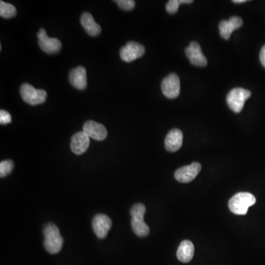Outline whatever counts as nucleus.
I'll return each mask as SVG.
<instances>
[{"instance_id":"f3484780","label":"nucleus","mask_w":265,"mask_h":265,"mask_svg":"<svg viewBox=\"0 0 265 265\" xmlns=\"http://www.w3.org/2000/svg\"><path fill=\"white\" fill-rule=\"evenodd\" d=\"M80 23L88 35L91 36H97L101 32L100 26L96 22L92 15L88 12H85L82 14Z\"/></svg>"},{"instance_id":"0eeeda50","label":"nucleus","mask_w":265,"mask_h":265,"mask_svg":"<svg viewBox=\"0 0 265 265\" xmlns=\"http://www.w3.org/2000/svg\"><path fill=\"white\" fill-rule=\"evenodd\" d=\"M162 90L163 94L167 98L174 99L178 97L181 91L179 77L175 73L169 74L162 80Z\"/></svg>"},{"instance_id":"f03ea898","label":"nucleus","mask_w":265,"mask_h":265,"mask_svg":"<svg viewBox=\"0 0 265 265\" xmlns=\"http://www.w3.org/2000/svg\"><path fill=\"white\" fill-rule=\"evenodd\" d=\"M256 198L249 192H239L234 195L229 202V207L232 213L237 215L247 214L249 207L254 206Z\"/></svg>"},{"instance_id":"393cba45","label":"nucleus","mask_w":265,"mask_h":265,"mask_svg":"<svg viewBox=\"0 0 265 265\" xmlns=\"http://www.w3.org/2000/svg\"><path fill=\"white\" fill-rule=\"evenodd\" d=\"M246 0H234L233 2L237 3V4H239V3H242V2H246Z\"/></svg>"},{"instance_id":"4be33fe9","label":"nucleus","mask_w":265,"mask_h":265,"mask_svg":"<svg viewBox=\"0 0 265 265\" xmlns=\"http://www.w3.org/2000/svg\"><path fill=\"white\" fill-rule=\"evenodd\" d=\"M115 2L122 10H131L135 7V1L133 0H117Z\"/></svg>"},{"instance_id":"7ed1b4c3","label":"nucleus","mask_w":265,"mask_h":265,"mask_svg":"<svg viewBox=\"0 0 265 265\" xmlns=\"http://www.w3.org/2000/svg\"><path fill=\"white\" fill-rule=\"evenodd\" d=\"M145 212L146 208L142 204H135L131 209V226L133 232L140 237H146L150 233V229L144 221Z\"/></svg>"},{"instance_id":"b1692460","label":"nucleus","mask_w":265,"mask_h":265,"mask_svg":"<svg viewBox=\"0 0 265 265\" xmlns=\"http://www.w3.org/2000/svg\"><path fill=\"white\" fill-rule=\"evenodd\" d=\"M260 61H261L262 65L265 68V44L262 48L261 52L260 55Z\"/></svg>"},{"instance_id":"f8f14e48","label":"nucleus","mask_w":265,"mask_h":265,"mask_svg":"<svg viewBox=\"0 0 265 265\" xmlns=\"http://www.w3.org/2000/svg\"><path fill=\"white\" fill-rule=\"evenodd\" d=\"M83 132L94 140L103 141L107 137V130L104 125L95 121L89 120L83 125Z\"/></svg>"},{"instance_id":"ddd939ff","label":"nucleus","mask_w":265,"mask_h":265,"mask_svg":"<svg viewBox=\"0 0 265 265\" xmlns=\"http://www.w3.org/2000/svg\"><path fill=\"white\" fill-rule=\"evenodd\" d=\"M243 21L241 17L232 16L229 20H223L219 24L220 34L224 39L229 40L232 32L240 28L243 25Z\"/></svg>"},{"instance_id":"4468645a","label":"nucleus","mask_w":265,"mask_h":265,"mask_svg":"<svg viewBox=\"0 0 265 265\" xmlns=\"http://www.w3.org/2000/svg\"><path fill=\"white\" fill-rule=\"evenodd\" d=\"M90 145L89 136L83 131L76 133L71 140V150L77 155H81L88 150Z\"/></svg>"},{"instance_id":"2eb2a0df","label":"nucleus","mask_w":265,"mask_h":265,"mask_svg":"<svg viewBox=\"0 0 265 265\" xmlns=\"http://www.w3.org/2000/svg\"><path fill=\"white\" fill-rule=\"evenodd\" d=\"M69 82L73 87L84 90L87 86L86 70L83 66H77L69 72Z\"/></svg>"},{"instance_id":"dca6fc26","label":"nucleus","mask_w":265,"mask_h":265,"mask_svg":"<svg viewBox=\"0 0 265 265\" xmlns=\"http://www.w3.org/2000/svg\"><path fill=\"white\" fill-rule=\"evenodd\" d=\"M183 144V133L179 129L171 130L165 138L164 145L167 151L176 152L181 148Z\"/></svg>"},{"instance_id":"20e7f679","label":"nucleus","mask_w":265,"mask_h":265,"mask_svg":"<svg viewBox=\"0 0 265 265\" xmlns=\"http://www.w3.org/2000/svg\"><path fill=\"white\" fill-rule=\"evenodd\" d=\"M251 96L249 90L243 88H235L228 94L227 100L229 108L235 113L241 112L246 100Z\"/></svg>"},{"instance_id":"412c9836","label":"nucleus","mask_w":265,"mask_h":265,"mask_svg":"<svg viewBox=\"0 0 265 265\" xmlns=\"http://www.w3.org/2000/svg\"><path fill=\"white\" fill-rule=\"evenodd\" d=\"M180 4L181 0H170L166 4V10L170 14H174L178 11Z\"/></svg>"},{"instance_id":"9b49d317","label":"nucleus","mask_w":265,"mask_h":265,"mask_svg":"<svg viewBox=\"0 0 265 265\" xmlns=\"http://www.w3.org/2000/svg\"><path fill=\"white\" fill-rule=\"evenodd\" d=\"M111 220L107 215H97L92 221L93 230L98 238L104 239L111 228Z\"/></svg>"},{"instance_id":"9d476101","label":"nucleus","mask_w":265,"mask_h":265,"mask_svg":"<svg viewBox=\"0 0 265 265\" xmlns=\"http://www.w3.org/2000/svg\"><path fill=\"white\" fill-rule=\"evenodd\" d=\"M185 53L190 63L194 66L203 67L207 65V59L203 54L201 46L198 43L195 41L190 43V46L186 48Z\"/></svg>"},{"instance_id":"1a4fd4ad","label":"nucleus","mask_w":265,"mask_h":265,"mask_svg":"<svg viewBox=\"0 0 265 265\" xmlns=\"http://www.w3.org/2000/svg\"><path fill=\"white\" fill-rule=\"evenodd\" d=\"M201 170V164L193 162L189 166L181 167L176 170L175 178L181 183H189L193 181Z\"/></svg>"},{"instance_id":"39448f33","label":"nucleus","mask_w":265,"mask_h":265,"mask_svg":"<svg viewBox=\"0 0 265 265\" xmlns=\"http://www.w3.org/2000/svg\"><path fill=\"white\" fill-rule=\"evenodd\" d=\"M20 94L22 100L31 105L44 103L47 95L44 90L36 89L29 83L21 85L20 87Z\"/></svg>"},{"instance_id":"5701e85b","label":"nucleus","mask_w":265,"mask_h":265,"mask_svg":"<svg viewBox=\"0 0 265 265\" xmlns=\"http://www.w3.org/2000/svg\"><path fill=\"white\" fill-rule=\"evenodd\" d=\"M11 122V116L7 111L1 110L0 111V123L1 125H6V124Z\"/></svg>"},{"instance_id":"aec40b11","label":"nucleus","mask_w":265,"mask_h":265,"mask_svg":"<svg viewBox=\"0 0 265 265\" xmlns=\"http://www.w3.org/2000/svg\"><path fill=\"white\" fill-rule=\"evenodd\" d=\"M14 164L11 160L3 161L0 163V176L1 178H4L10 174L13 170Z\"/></svg>"},{"instance_id":"423d86ee","label":"nucleus","mask_w":265,"mask_h":265,"mask_svg":"<svg viewBox=\"0 0 265 265\" xmlns=\"http://www.w3.org/2000/svg\"><path fill=\"white\" fill-rule=\"evenodd\" d=\"M145 53V49L143 45L129 41L125 46H122L119 51V55L122 60L125 62H131L143 56Z\"/></svg>"},{"instance_id":"f257e3e1","label":"nucleus","mask_w":265,"mask_h":265,"mask_svg":"<svg viewBox=\"0 0 265 265\" xmlns=\"http://www.w3.org/2000/svg\"><path fill=\"white\" fill-rule=\"evenodd\" d=\"M44 245L46 250L51 254H58L63 246V237L60 236L58 228L53 223H48L44 226Z\"/></svg>"},{"instance_id":"6ab92c4d","label":"nucleus","mask_w":265,"mask_h":265,"mask_svg":"<svg viewBox=\"0 0 265 265\" xmlns=\"http://www.w3.org/2000/svg\"><path fill=\"white\" fill-rule=\"evenodd\" d=\"M16 14V9L13 4L0 1V15L2 18H10Z\"/></svg>"},{"instance_id":"6e6552de","label":"nucleus","mask_w":265,"mask_h":265,"mask_svg":"<svg viewBox=\"0 0 265 265\" xmlns=\"http://www.w3.org/2000/svg\"><path fill=\"white\" fill-rule=\"evenodd\" d=\"M37 36L38 38V45L46 53H57L61 49V43L58 38L48 37L46 30L44 28L39 29L37 33Z\"/></svg>"},{"instance_id":"a211bd4d","label":"nucleus","mask_w":265,"mask_h":265,"mask_svg":"<svg viewBox=\"0 0 265 265\" xmlns=\"http://www.w3.org/2000/svg\"><path fill=\"white\" fill-rule=\"evenodd\" d=\"M195 253V248L190 240H184L180 244L177 251V257L181 263H188L192 260Z\"/></svg>"}]
</instances>
